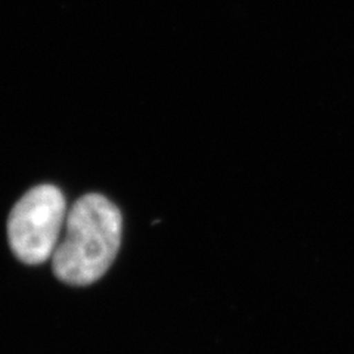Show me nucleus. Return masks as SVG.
I'll use <instances>...</instances> for the list:
<instances>
[{
    "label": "nucleus",
    "mask_w": 354,
    "mask_h": 354,
    "mask_svg": "<svg viewBox=\"0 0 354 354\" xmlns=\"http://www.w3.org/2000/svg\"><path fill=\"white\" fill-rule=\"evenodd\" d=\"M66 218L65 196L53 185L32 187L12 208L8 218L10 250L26 264L52 259Z\"/></svg>",
    "instance_id": "2"
},
{
    "label": "nucleus",
    "mask_w": 354,
    "mask_h": 354,
    "mask_svg": "<svg viewBox=\"0 0 354 354\" xmlns=\"http://www.w3.org/2000/svg\"><path fill=\"white\" fill-rule=\"evenodd\" d=\"M123 217L108 198L87 194L77 199L65 218V235L52 256L57 278L70 285L101 279L115 260Z\"/></svg>",
    "instance_id": "1"
}]
</instances>
